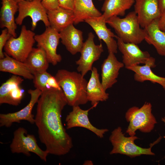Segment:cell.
I'll return each mask as SVG.
<instances>
[{
    "mask_svg": "<svg viewBox=\"0 0 165 165\" xmlns=\"http://www.w3.org/2000/svg\"><path fill=\"white\" fill-rule=\"evenodd\" d=\"M84 165H93L92 162L90 160H86L84 162Z\"/></svg>",
    "mask_w": 165,
    "mask_h": 165,
    "instance_id": "34",
    "label": "cell"
},
{
    "mask_svg": "<svg viewBox=\"0 0 165 165\" xmlns=\"http://www.w3.org/2000/svg\"><path fill=\"white\" fill-rule=\"evenodd\" d=\"M35 39L37 47L45 52L49 63L55 66L61 61V56L57 52L60 39L59 32L49 26L42 34L35 35Z\"/></svg>",
    "mask_w": 165,
    "mask_h": 165,
    "instance_id": "12",
    "label": "cell"
},
{
    "mask_svg": "<svg viewBox=\"0 0 165 165\" xmlns=\"http://www.w3.org/2000/svg\"><path fill=\"white\" fill-rule=\"evenodd\" d=\"M33 75V83L35 89L42 92L48 90V80L52 75L46 71L35 73Z\"/></svg>",
    "mask_w": 165,
    "mask_h": 165,
    "instance_id": "28",
    "label": "cell"
},
{
    "mask_svg": "<svg viewBox=\"0 0 165 165\" xmlns=\"http://www.w3.org/2000/svg\"><path fill=\"white\" fill-rule=\"evenodd\" d=\"M161 120L165 125V117H162L161 118Z\"/></svg>",
    "mask_w": 165,
    "mask_h": 165,
    "instance_id": "35",
    "label": "cell"
},
{
    "mask_svg": "<svg viewBox=\"0 0 165 165\" xmlns=\"http://www.w3.org/2000/svg\"><path fill=\"white\" fill-rule=\"evenodd\" d=\"M134 9L143 28L159 18L161 14L158 0H135Z\"/></svg>",
    "mask_w": 165,
    "mask_h": 165,
    "instance_id": "15",
    "label": "cell"
},
{
    "mask_svg": "<svg viewBox=\"0 0 165 165\" xmlns=\"http://www.w3.org/2000/svg\"><path fill=\"white\" fill-rule=\"evenodd\" d=\"M37 103L35 123L46 150L56 156L67 154L73 145L62 122V111L67 104L62 90L52 89L42 92Z\"/></svg>",
    "mask_w": 165,
    "mask_h": 165,
    "instance_id": "1",
    "label": "cell"
},
{
    "mask_svg": "<svg viewBox=\"0 0 165 165\" xmlns=\"http://www.w3.org/2000/svg\"><path fill=\"white\" fill-rule=\"evenodd\" d=\"M4 57L0 60V71L12 73L30 80L33 79L34 75L28 65L10 56L5 52Z\"/></svg>",
    "mask_w": 165,
    "mask_h": 165,
    "instance_id": "21",
    "label": "cell"
},
{
    "mask_svg": "<svg viewBox=\"0 0 165 165\" xmlns=\"http://www.w3.org/2000/svg\"><path fill=\"white\" fill-rule=\"evenodd\" d=\"M84 22L90 25L94 30L99 40H103L106 44L108 53H117V42L114 39L117 35L108 28L106 25V20L102 16L90 18Z\"/></svg>",
    "mask_w": 165,
    "mask_h": 165,
    "instance_id": "16",
    "label": "cell"
},
{
    "mask_svg": "<svg viewBox=\"0 0 165 165\" xmlns=\"http://www.w3.org/2000/svg\"><path fill=\"white\" fill-rule=\"evenodd\" d=\"M35 35L33 31L23 25L19 36L16 38L12 36L8 40L4 48L5 52L17 60L24 62L33 48Z\"/></svg>",
    "mask_w": 165,
    "mask_h": 165,
    "instance_id": "6",
    "label": "cell"
},
{
    "mask_svg": "<svg viewBox=\"0 0 165 165\" xmlns=\"http://www.w3.org/2000/svg\"><path fill=\"white\" fill-rule=\"evenodd\" d=\"M91 71V76L86 87V95L88 101H90L93 106L98 104L99 102L107 101L109 94L106 92L100 81L97 69L93 67Z\"/></svg>",
    "mask_w": 165,
    "mask_h": 165,
    "instance_id": "19",
    "label": "cell"
},
{
    "mask_svg": "<svg viewBox=\"0 0 165 165\" xmlns=\"http://www.w3.org/2000/svg\"><path fill=\"white\" fill-rule=\"evenodd\" d=\"M28 93L31 98L28 104L20 110L13 113L0 114V126L9 127L14 123H19L22 120L27 121L32 124L35 123V117L32 110L37 103L42 91L37 89H30Z\"/></svg>",
    "mask_w": 165,
    "mask_h": 165,
    "instance_id": "11",
    "label": "cell"
},
{
    "mask_svg": "<svg viewBox=\"0 0 165 165\" xmlns=\"http://www.w3.org/2000/svg\"><path fill=\"white\" fill-rule=\"evenodd\" d=\"M159 18L153 20L144 28L146 33L145 40L154 46L159 55L165 56V32L158 26Z\"/></svg>",
    "mask_w": 165,
    "mask_h": 165,
    "instance_id": "23",
    "label": "cell"
},
{
    "mask_svg": "<svg viewBox=\"0 0 165 165\" xmlns=\"http://www.w3.org/2000/svg\"><path fill=\"white\" fill-rule=\"evenodd\" d=\"M97 104L92 106L87 110L82 109L79 106L72 107V110L67 116L65 119L67 129L75 127H82L93 132L98 137L103 138L108 130L106 128L99 129L95 127L91 123L88 116L89 111L96 107Z\"/></svg>",
    "mask_w": 165,
    "mask_h": 165,
    "instance_id": "13",
    "label": "cell"
},
{
    "mask_svg": "<svg viewBox=\"0 0 165 165\" xmlns=\"http://www.w3.org/2000/svg\"><path fill=\"white\" fill-rule=\"evenodd\" d=\"M125 118L129 123L126 132L130 136L135 135L138 130L144 133H150L157 123L149 102H145L140 108L133 106L130 108L125 113Z\"/></svg>",
    "mask_w": 165,
    "mask_h": 165,
    "instance_id": "4",
    "label": "cell"
},
{
    "mask_svg": "<svg viewBox=\"0 0 165 165\" xmlns=\"http://www.w3.org/2000/svg\"><path fill=\"white\" fill-rule=\"evenodd\" d=\"M12 35L9 33L7 28H5L2 30L0 35V58H3L5 57L3 50L7 42Z\"/></svg>",
    "mask_w": 165,
    "mask_h": 165,
    "instance_id": "29",
    "label": "cell"
},
{
    "mask_svg": "<svg viewBox=\"0 0 165 165\" xmlns=\"http://www.w3.org/2000/svg\"><path fill=\"white\" fill-rule=\"evenodd\" d=\"M2 6L0 14V27L7 29L12 36L16 37L17 24L15 15L18 11V3L15 0H1Z\"/></svg>",
    "mask_w": 165,
    "mask_h": 165,
    "instance_id": "18",
    "label": "cell"
},
{
    "mask_svg": "<svg viewBox=\"0 0 165 165\" xmlns=\"http://www.w3.org/2000/svg\"><path fill=\"white\" fill-rule=\"evenodd\" d=\"M42 3L47 10H54L59 7L58 0H42Z\"/></svg>",
    "mask_w": 165,
    "mask_h": 165,
    "instance_id": "30",
    "label": "cell"
},
{
    "mask_svg": "<svg viewBox=\"0 0 165 165\" xmlns=\"http://www.w3.org/2000/svg\"><path fill=\"white\" fill-rule=\"evenodd\" d=\"M124 66L123 62L117 60L115 53H109L101 66V83L105 90L116 83L119 71Z\"/></svg>",
    "mask_w": 165,
    "mask_h": 165,
    "instance_id": "17",
    "label": "cell"
},
{
    "mask_svg": "<svg viewBox=\"0 0 165 165\" xmlns=\"http://www.w3.org/2000/svg\"><path fill=\"white\" fill-rule=\"evenodd\" d=\"M18 14L15 19L17 24L21 25L24 19L30 17L32 20L31 30L36 28L38 22L41 21L46 27L50 26L47 10L43 6L42 0H26L18 3Z\"/></svg>",
    "mask_w": 165,
    "mask_h": 165,
    "instance_id": "8",
    "label": "cell"
},
{
    "mask_svg": "<svg viewBox=\"0 0 165 165\" xmlns=\"http://www.w3.org/2000/svg\"><path fill=\"white\" fill-rule=\"evenodd\" d=\"M62 43L72 54L80 52L83 42L82 32L72 24L59 32Z\"/></svg>",
    "mask_w": 165,
    "mask_h": 165,
    "instance_id": "20",
    "label": "cell"
},
{
    "mask_svg": "<svg viewBox=\"0 0 165 165\" xmlns=\"http://www.w3.org/2000/svg\"><path fill=\"white\" fill-rule=\"evenodd\" d=\"M74 24H77L88 18L100 16L101 13L95 7L92 0H74Z\"/></svg>",
    "mask_w": 165,
    "mask_h": 165,
    "instance_id": "24",
    "label": "cell"
},
{
    "mask_svg": "<svg viewBox=\"0 0 165 165\" xmlns=\"http://www.w3.org/2000/svg\"><path fill=\"white\" fill-rule=\"evenodd\" d=\"M10 147L13 153H22L29 156L30 152L33 153L45 162L49 154L46 151L39 147L34 135L28 134L27 130L22 127L18 128L14 132Z\"/></svg>",
    "mask_w": 165,
    "mask_h": 165,
    "instance_id": "7",
    "label": "cell"
},
{
    "mask_svg": "<svg viewBox=\"0 0 165 165\" xmlns=\"http://www.w3.org/2000/svg\"><path fill=\"white\" fill-rule=\"evenodd\" d=\"M125 136L120 127L115 129L112 132L109 140L113 148L110 154H119L125 155L131 158L142 155L153 156L155 154L152 151V148L155 141L148 148H143L135 143V141L139 138L135 136Z\"/></svg>",
    "mask_w": 165,
    "mask_h": 165,
    "instance_id": "5",
    "label": "cell"
},
{
    "mask_svg": "<svg viewBox=\"0 0 165 165\" xmlns=\"http://www.w3.org/2000/svg\"><path fill=\"white\" fill-rule=\"evenodd\" d=\"M50 26L60 32L69 25L74 23L73 11L60 7L47 10Z\"/></svg>",
    "mask_w": 165,
    "mask_h": 165,
    "instance_id": "22",
    "label": "cell"
},
{
    "mask_svg": "<svg viewBox=\"0 0 165 165\" xmlns=\"http://www.w3.org/2000/svg\"><path fill=\"white\" fill-rule=\"evenodd\" d=\"M158 25L160 29L165 32V11L161 13L158 19Z\"/></svg>",
    "mask_w": 165,
    "mask_h": 165,
    "instance_id": "32",
    "label": "cell"
},
{
    "mask_svg": "<svg viewBox=\"0 0 165 165\" xmlns=\"http://www.w3.org/2000/svg\"><path fill=\"white\" fill-rule=\"evenodd\" d=\"M24 62L33 74L46 71L50 63L45 51L38 47L33 48Z\"/></svg>",
    "mask_w": 165,
    "mask_h": 165,
    "instance_id": "27",
    "label": "cell"
},
{
    "mask_svg": "<svg viewBox=\"0 0 165 165\" xmlns=\"http://www.w3.org/2000/svg\"><path fill=\"white\" fill-rule=\"evenodd\" d=\"M98 0L100 1H101V0Z\"/></svg>",
    "mask_w": 165,
    "mask_h": 165,
    "instance_id": "38",
    "label": "cell"
},
{
    "mask_svg": "<svg viewBox=\"0 0 165 165\" xmlns=\"http://www.w3.org/2000/svg\"><path fill=\"white\" fill-rule=\"evenodd\" d=\"M164 158H165V155L164 156Z\"/></svg>",
    "mask_w": 165,
    "mask_h": 165,
    "instance_id": "37",
    "label": "cell"
},
{
    "mask_svg": "<svg viewBox=\"0 0 165 165\" xmlns=\"http://www.w3.org/2000/svg\"><path fill=\"white\" fill-rule=\"evenodd\" d=\"M58 1L59 7L73 11L74 0H58Z\"/></svg>",
    "mask_w": 165,
    "mask_h": 165,
    "instance_id": "31",
    "label": "cell"
},
{
    "mask_svg": "<svg viewBox=\"0 0 165 165\" xmlns=\"http://www.w3.org/2000/svg\"><path fill=\"white\" fill-rule=\"evenodd\" d=\"M134 2L135 0H105L101 8L102 16L106 20L113 16H123Z\"/></svg>",
    "mask_w": 165,
    "mask_h": 165,
    "instance_id": "25",
    "label": "cell"
},
{
    "mask_svg": "<svg viewBox=\"0 0 165 165\" xmlns=\"http://www.w3.org/2000/svg\"><path fill=\"white\" fill-rule=\"evenodd\" d=\"M24 79L19 76L13 75L0 87V104L18 105L24 95V90L20 87Z\"/></svg>",
    "mask_w": 165,
    "mask_h": 165,
    "instance_id": "14",
    "label": "cell"
},
{
    "mask_svg": "<svg viewBox=\"0 0 165 165\" xmlns=\"http://www.w3.org/2000/svg\"><path fill=\"white\" fill-rule=\"evenodd\" d=\"M55 77L63 91L68 105L73 107L87 103L88 82L81 73L60 69Z\"/></svg>",
    "mask_w": 165,
    "mask_h": 165,
    "instance_id": "2",
    "label": "cell"
},
{
    "mask_svg": "<svg viewBox=\"0 0 165 165\" xmlns=\"http://www.w3.org/2000/svg\"><path fill=\"white\" fill-rule=\"evenodd\" d=\"M161 13L165 11V0H158Z\"/></svg>",
    "mask_w": 165,
    "mask_h": 165,
    "instance_id": "33",
    "label": "cell"
},
{
    "mask_svg": "<svg viewBox=\"0 0 165 165\" xmlns=\"http://www.w3.org/2000/svg\"><path fill=\"white\" fill-rule=\"evenodd\" d=\"M151 67L147 64L132 66L126 68L134 72V79L135 81L143 82L149 81L153 83L160 85L165 90V77L159 76L152 71Z\"/></svg>",
    "mask_w": 165,
    "mask_h": 165,
    "instance_id": "26",
    "label": "cell"
},
{
    "mask_svg": "<svg viewBox=\"0 0 165 165\" xmlns=\"http://www.w3.org/2000/svg\"><path fill=\"white\" fill-rule=\"evenodd\" d=\"M17 3H18V2H21V1H24V0H15Z\"/></svg>",
    "mask_w": 165,
    "mask_h": 165,
    "instance_id": "36",
    "label": "cell"
},
{
    "mask_svg": "<svg viewBox=\"0 0 165 165\" xmlns=\"http://www.w3.org/2000/svg\"><path fill=\"white\" fill-rule=\"evenodd\" d=\"M118 48L123 55V63L125 68L139 65L147 64L151 68L156 67L155 59L147 51L141 50L138 44L125 43L117 36Z\"/></svg>",
    "mask_w": 165,
    "mask_h": 165,
    "instance_id": "9",
    "label": "cell"
},
{
    "mask_svg": "<svg viewBox=\"0 0 165 165\" xmlns=\"http://www.w3.org/2000/svg\"><path fill=\"white\" fill-rule=\"evenodd\" d=\"M113 28L117 36L125 43L138 44L145 40L146 33L141 28L138 16L134 11L128 13L123 18L112 16L106 20Z\"/></svg>",
    "mask_w": 165,
    "mask_h": 165,
    "instance_id": "3",
    "label": "cell"
},
{
    "mask_svg": "<svg viewBox=\"0 0 165 165\" xmlns=\"http://www.w3.org/2000/svg\"><path fill=\"white\" fill-rule=\"evenodd\" d=\"M94 34L91 32L88 35L87 39L84 42L80 53L81 56L76 61L78 65L77 71L83 76L92 70V66L94 62L98 60L104 51L101 43L96 45L94 42Z\"/></svg>",
    "mask_w": 165,
    "mask_h": 165,
    "instance_id": "10",
    "label": "cell"
}]
</instances>
